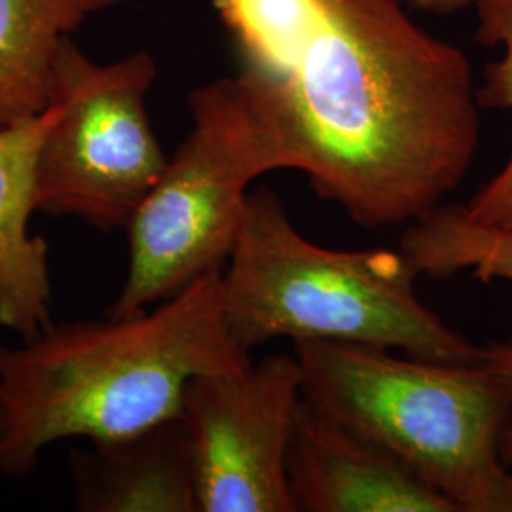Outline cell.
<instances>
[{
  "mask_svg": "<svg viewBox=\"0 0 512 512\" xmlns=\"http://www.w3.org/2000/svg\"><path fill=\"white\" fill-rule=\"evenodd\" d=\"M59 116L52 103L37 116L0 128V327L29 340L52 319L48 241L31 234L37 213L40 148Z\"/></svg>",
  "mask_w": 512,
  "mask_h": 512,
  "instance_id": "10",
  "label": "cell"
},
{
  "mask_svg": "<svg viewBox=\"0 0 512 512\" xmlns=\"http://www.w3.org/2000/svg\"><path fill=\"white\" fill-rule=\"evenodd\" d=\"M74 507L82 512H200L196 459L179 418L71 450Z\"/></svg>",
  "mask_w": 512,
  "mask_h": 512,
  "instance_id": "9",
  "label": "cell"
},
{
  "mask_svg": "<svg viewBox=\"0 0 512 512\" xmlns=\"http://www.w3.org/2000/svg\"><path fill=\"white\" fill-rule=\"evenodd\" d=\"M294 512H459L387 450L302 399L287 454Z\"/></svg>",
  "mask_w": 512,
  "mask_h": 512,
  "instance_id": "8",
  "label": "cell"
},
{
  "mask_svg": "<svg viewBox=\"0 0 512 512\" xmlns=\"http://www.w3.org/2000/svg\"><path fill=\"white\" fill-rule=\"evenodd\" d=\"M476 42L499 50V57L484 67L476 86L480 109L512 112V0H473ZM465 207L471 219L495 230L512 232V150L509 160Z\"/></svg>",
  "mask_w": 512,
  "mask_h": 512,
  "instance_id": "13",
  "label": "cell"
},
{
  "mask_svg": "<svg viewBox=\"0 0 512 512\" xmlns=\"http://www.w3.org/2000/svg\"><path fill=\"white\" fill-rule=\"evenodd\" d=\"M302 399L294 353L188 382L181 420L194 448L200 512H294L287 454Z\"/></svg>",
  "mask_w": 512,
  "mask_h": 512,
  "instance_id": "7",
  "label": "cell"
},
{
  "mask_svg": "<svg viewBox=\"0 0 512 512\" xmlns=\"http://www.w3.org/2000/svg\"><path fill=\"white\" fill-rule=\"evenodd\" d=\"M403 251L327 249L304 238L279 196L249 192L238 238L222 268V308L247 351L272 340H330L401 351L440 363L492 355L450 329L416 294Z\"/></svg>",
  "mask_w": 512,
  "mask_h": 512,
  "instance_id": "3",
  "label": "cell"
},
{
  "mask_svg": "<svg viewBox=\"0 0 512 512\" xmlns=\"http://www.w3.org/2000/svg\"><path fill=\"white\" fill-rule=\"evenodd\" d=\"M495 351H497L499 361L503 363L507 374H509L512 389V340L507 344H495ZM503 459H505V463H507V467L511 469L512 473V404L509 421H507V427H505V435H503Z\"/></svg>",
  "mask_w": 512,
  "mask_h": 512,
  "instance_id": "15",
  "label": "cell"
},
{
  "mask_svg": "<svg viewBox=\"0 0 512 512\" xmlns=\"http://www.w3.org/2000/svg\"><path fill=\"white\" fill-rule=\"evenodd\" d=\"M410 10L431 16H452L473 6V0H404Z\"/></svg>",
  "mask_w": 512,
  "mask_h": 512,
  "instance_id": "14",
  "label": "cell"
},
{
  "mask_svg": "<svg viewBox=\"0 0 512 512\" xmlns=\"http://www.w3.org/2000/svg\"><path fill=\"white\" fill-rule=\"evenodd\" d=\"M220 275L154 308L52 323L18 346L0 344V475H33L61 440L120 439L179 418L190 380L253 365L226 325Z\"/></svg>",
  "mask_w": 512,
  "mask_h": 512,
  "instance_id": "2",
  "label": "cell"
},
{
  "mask_svg": "<svg viewBox=\"0 0 512 512\" xmlns=\"http://www.w3.org/2000/svg\"><path fill=\"white\" fill-rule=\"evenodd\" d=\"M158 78L148 52L99 63L69 38L57 59L59 116L37 165V213L78 219L99 232L126 230L169 156L147 110Z\"/></svg>",
  "mask_w": 512,
  "mask_h": 512,
  "instance_id": "6",
  "label": "cell"
},
{
  "mask_svg": "<svg viewBox=\"0 0 512 512\" xmlns=\"http://www.w3.org/2000/svg\"><path fill=\"white\" fill-rule=\"evenodd\" d=\"M126 0H0V128L54 101L63 44L88 19Z\"/></svg>",
  "mask_w": 512,
  "mask_h": 512,
  "instance_id": "11",
  "label": "cell"
},
{
  "mask_svg": "<svg viewBox=\"0 0 512 512\" xmlns=\"http://www.w3.org/2000/svg\"><path fill=\"white\" fill-rule=\"evenodd\" d=\"M401 251L418 275L448 279L471 272L484 283H512V232L482 226L463 205H439L410 222Z\"/></svg>",
  "mask_w": 512,
  "mask_h": 512,
  "instance_id": "12",
  "label": "cell"
},
{
  "mask_svg": "<svg viewBox=\"0 0 512 512\" xmlns=\"http://www.w3.org/2000/svg\"><path fill=\"white\" fill-rule=\"evenodd\" d=\"M192 128L129 222L128 275L105 313L147 310L222 272L258 177L293 169L266 99L238 73L188 93Z\"/></svg>",
  "mask_w": 512,
  "mask_h": 512,
  "instance_id": "5",
  "label": "cell"
},
{
  "mask_svg": "<svg viewBox=\"0 0 512 512\" xmlns=\"http://www.w3.org/2000/svg\"><path fill=\"white\" fill-rule=\"evenodd\" d=\"M238 74L283 131L293 171L355 224L421 219L480 143L465 52L404 0H211Z\"/></svg>",
  "mask_w": 512,
  "mask_h": 512,
  "instance_id": "1",
  "label": "cell"
},
{
  "mask_svg": "<svg viewBox=\"0 0 512 512\" xmlns=\"http://www.w3.org/2000/svg\"><path fill=\"white\" fill-rule=\"evenodd\" d=\"M304 399L404 463L459 512H512L503 459L512 389L486 361L440 363L389 349L296 340Z\"/></svg>",
  "mask_w": 512,
  "mask_h": 512,
  "instance_id": "4",
  "label": "cell"
}]
</instances>
